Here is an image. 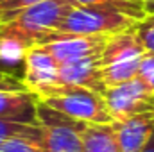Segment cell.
I'll use <instances>...</instances> for the list:
<instances>
[{"label": "cell", "mask_w": 154, "mask_h": 152, "mask_svg": "<svg viewBox=\"0 0 154 152\" xmlns=\"http://www.w3.org/2000/svg\"><path fill=\"white\" fill-rule=\"evenodd\" d=\"M142 152H154V131H152V134H151V138H149L147 145L143 147V150H142Z\"/></svg>", "instance_id": "20"}, {"label": "cell", "mask_w": 154, "mask_h": 152, "mask_svg": "<svg viewBox=\"0 0 154 152\" xmlns=\"http://www.w3.org/2000/svg\"><path fill=\"white\" fill-rule=\"evenodd\" d=\"M9 90H25V86L18 75L0 72V91H9Z\"/></svg>", "instance_id": "18"}, {"label": "cell", "mask_w": 154, "mask_h": 152, "mask_svg": "<svg viewBox=\"0 0 154 152\" xmlns=\"http://www.w3.org/2000/svg\"><path fill=\"white\" fill-rule=\"evenodd\" d=\"M36 132H39L38 122L29 123V122H16V120H0V147L16 136L36 134Z\"/></svg>", "instance_id": "13"}, {"label": "cell", "mask_w": 154, "mask_h": 152, "mask_svg": "<svg viewBox=\"0 0 154 152\" xmlns=\"http://www.w3.org/2000/svg\"><path fill=\"white\" fill-rule=\"evenodd\" d=\"M134 31H136L140 43L143 45L145 52L154 54V13L145 14V18L134 25Z\"/></svg>", "instance_id": "15"}, {"label": "cell", "mask_w": 154, "mask_h": 152, "mask_svg": "<svg viewBox=\"0 0 154 152\" xmlns=\"http://www.w3.org/2000/svg\"><path fill=\"white\" fill-rule=\"evenodd\" d=\"M0 72H7V74H13V72H11V70L7 68V65H5V63H4L2 59H0ZM13 75H14V74H13Z\"/></svg>", "instance_id": "21"}, {"label": "cell", "mask_w": 154, "mask_h": 152, "mask_svg": "<svg viewBox=\"0 0 154 152\" xmlns=\"http://www.w3.org/2000/svg\"><path fill=\"white\" fill-rule=\"evenodd\" d=\"M36 122L41 131L45 152H82V129L86 123L68 118L63 113L38 102Z\"/></svg>", "instance_id": "5"}, {"label": "cell", "mask_w": 154, "mask_h": 152, "mask_svg": "<svg viewBox=\"0 0 154 152\" xmlns=\"http://www.w3.org/2000/svg\"><path fill=\"white\" fill-rule=\"evenodd\" d=\"M38 99L27 90L0 91V120L36 123Z\"/></svg>", "instance_id": "11"}, {"label": "cell", "mask_w": 154, "mask_h": 152, "mask_svg": "<svg viewBox=\"0 0 154 152\" xmlns=\"http://www.w3.org/2000/svg\"><path fill=\"white\" fill-rule=\"evenodd\" d=\"M104 99L113 122L125 120L134 114L154 113V93L138 75L122 84L106 88Z\"/></svg>", "instance_id": "7"}, {"label": "cell", "mask_w": 154, "mask_h": 152, "mask_svg": "<svg viewBox=\"0 0 154 152\" xmlns=\"http://www.w3.org/2000/svg\"><path fill=\"white\" fill-rule=\"evenodd\" d=\"M0 152H45L41 145V131L36 134H25V136H16L9 141H5Z\"/></svg>", "instance_id": "14"}, {"label": "cell", "mask_w": 154, "mask_h": 152, "mask_svg": "<svg viewBox=\"0 0 154 152\" xmlns=\"http://www.w3.org/2000/svg\"><path fill=\"white\" fill-rule=\"evenodd\" d=\"M39 102L82 123H113L104 95L88 88H61L56 95Z\"/></svg>", "instance_id": "4"}, {"label": "cell", "mask_w": 154, "mask_h": 152, "mask_svg": "<svg viewBox=\"0 0 154 152\" xmlns=\"http://www.w3.org/2000/svg\"><path fill=\"white\" fill-rule=\"evenodd\" d=\"M143 56L145 48L136 36L134 27L109 36L100 54V72L106 88L134 79Z\"/></svg>", "instance_id": "2"}, {"label": "cell", "mask_w": 154, "mask_h": 152, "mask_svg": "<svg viewBox=\"0 0 154 152\" xmlns=\"http://www.w3.org/2000/svg\"><path fill=\"white\" fill-rule=\"evenodd\" d=\"M109 36H75V34H56L45 38L43 45L50 56L59 63H72L77 59H84L90 56H97L104 50Z\"/></svg>", "instance_id": "8"}, {"label": "cell", "mask_w": 154, "mask_h": 152, "mask_svg": "<svg viewBox=\"0 0 154 152\" xmlns=\"http://www.w3.org/2000/svg\"><path fill=\"white\" fill-rule=\"evenodd\" d=\"M72 7L68 0H43L20 11L11 20L0 23V27L23 39L29 47H34L59 27Z\"/></svg>", "instance_id": "3"}, {"label": "cell", "mask_w": 154, "mask_h": 152, "mask_svg": "<svg viewBox=\"0 0 154 152\" xmlns=\"http://www.w3.org/2000/svg\"><path fill=\"white\" fill-rule=\"evenodd\" d=\"M138 77L147 84V88L154 93V54H147L142 57L140 68H138Z\"/></svg>", "instance_id": "17"}, {"label": "cell", "mask_w": 154, "mask_h": 152, "mask_svg": "<svg viewBox=\"0 0 154 152\" xmlns=\"http://www.w3.org/2000/svg\"><path fill=\"white\" fill-rule=\"evenodd\" d=\"M38 2H43V0H0V23L11 20L20 11H23Z\"/></svg>", "instance_id": "16"}, {"label": "cell", "mask_w": 154, "mask_h": 152, "mask_svg": "<svg viewBox=\"0 0 154 152\" xmlns=\"http://www.w3.org/2000/svg\"><path fill=\"white\" fill-rule=\"evenodd\" d=\"M120 152H142L154 131V113L134 114L113 122Z\"/></svg>", "instance_id": "10"}, {"label": "cell", "mask_w": 154, "mask_h": 152, "mask_svg": "<svg viewBox=\"0 0 154 152\" xmlns=\"http://www.w3.org/2000/svg\"><path fill=\"white\" fill-rule=\"evenodd\" d=\"M100 54L59 65L61 86L63 88H88L104 95L106 84L102 81V72H100Z\"/></svg>", "instance_id": "9"}, {"label": "cell", "mask_w": 154, "mask_h": 152, "mask_svg": "<svg viewBox=\"0 0 154 152\" xmlns=\"http://www.w3.org/2000/svg\"><path fill=\"white\" fill-rule=\"evenodd\" d=\"M142 4H143V9L147 14L154 13V0H142Z\"/></svg>", "instance_id": "19"}, {"label": "cell", "mask_w": 154, "mask_h": 152, "mask_svg": "<svg viewBox=\"0 0 154 152\" xmlns=\"http://www.w3.org/2000/svg\"><path fill=\"white\" fill-rule=\"evenodd\" d=\"M81 138L82 152H120L113 123H86Z\"/></svg>", "instance_id": "12"}, {"label": "cell", "mask_w": 154, "mask_h": 152, "mask_svg": "<svg viewBox=\"0 0 154 152\" xmlns=\"http://www.w3.org/2000/svg\"><path fill=\"white\" fill-rule=\"evenodd\" d=\"M142 4H93V5H74L59 27L48 34H75V36H113L133 29L140 20L145 18ZM47 36V38H48Z\"/></svg>", "instance_id": "1"}, {"label": "cell", "mask_w": 154, "mask_h": 152, "mask_svg": "<svg viewBox=\"0 0 154 152\" xmlns=\"http://www.w3.org/2000/svg\"><path fill=\"white\" fill-rule=\"evenodd\" d=\"M22 82L38 100L56 95L61 86L59 63L50 56L43 45H34L25 54L22 65Z\"/></svg>", "instance_id": "6"}]
</instances>
